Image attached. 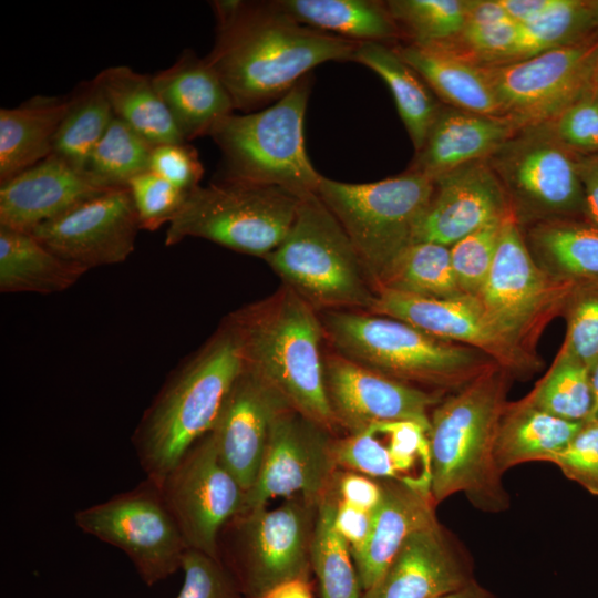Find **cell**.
I'll use <instances>...</instances> for the list:
<instances>
[{
  "mask_svg": "<svg viewBox=\"0 0 598 598\" xmlns=\"http://www.w3.org/2000/svg\"><path fill=\"white\" fill-rule=\"evenodd\" d=\"M290 408L276 389L245 368L228 392L210 433L221 463L245 492L257 476L276 419Z\"/></svg>",
  "mask_w": 598,
  "mask_h": 598,
  "instance_id": "ffe728a7",
  "label": "cell"
},
{
  "mask_svg": "<svg viewBox=\"0 0 598 598\" xmlns=\"http://www.w3.org/2000/svg\"><path fill=\"white\" fill-rule=\"evenodd\" d=\"M597 31L598 0H559L547 14L518 25L512 45L489 66L523 61L581 41Z\"/></svg>",
  "mask_w": 598,
  "mask_h": 598,
  "instance_id": "d590c367",
  "label": "cell"
},
{
  "mask_svg": "<svg viewBox=\"0 0 598 598\" xmlns=\"http://www.w3.org/2000/svg\"><path fill=\"white\" fill-rule=\"evenodd\" d=\"M590 385L592 393V410L589 420H598V360L590 369Z\"/></svg>",
  "mask_w": 598,
  "mask_h": 598,
  "instance_id": "6f0895ef",
  "label": "cell"
},
{
  "mask_svg": "<svg viewBox=\"0 0 598 598\" xmlns=\"http://www.w3.org/2000/svg\"><path fill=\"white\" fill-rule=\"evenodd\" d=\"M243 369L237 342L223 323L167 379L133 437L140 464L150 481L159 482L198 440L212 432Z\"/></svg>",
  "mask_w": 598,
  "mask_h": 598,
  "instance_id": "277c9868",
  "label": "cell"
},
{
  "mask_svg": "<svg viewBox=\"0 0 598 598\" xmlns=\"http://www.w3.org/2000/svg\"><path fill=\"white\" fill-rule=\"evenodd\" d=\"M578 158L547 121L520 127L486 161L520 225L523 218H584Z\"/></svg>",
  "mask_w": 598,
  "mask_h": 598,
  "instance_id": "8fae6325",
  "label": "cell"
},
{
  "mask_svg": "<svg viewBox=\"0 0 598 598\" xmlns=\"http://www.w3.org/2000/svg\"><path fill=\"white\" fill-rule=\"evenodd\" d=\"M506 381L496 367L453 391L430 415L431 495L437 505L463 493L476 508L501 513L509 496L495 461Z\"/></svg>",
  "mask_w": 598,
  "mask_h": 598,
  "instance_id": "3957f363",
  "label": "cell"
},
{
  "mask_svg": "<svg viewBox=\"0 0 598 598\" xmlns=\"http://www.w3.org/2000/svg\"><path fill=\"white\" fill-rule=\"evenodd\" d=\"M215 45L206 60L235 109L250 111L280 99L328 61L352 60L359 42L303 25L274 1H213Z\"/></svg>",
  "mask_w": 598,
  "mask_h": 598,
  "instance_id": "6da1fadb",
  "label": "cell"
},
{
  "mask_svg": "<svg viewBox=\"0 0 598 598\" xmlns=\"http://www.w3.org/2000/svg\"><path fill=\"white\" fill-rule=\"evenodd\" d=\"M264 259L318 312H369L375 299L355 247L317 194L300 198L287 237Z\"/></svg>",
  "mask_w": 598,
  "mask_h": 598,
  "instance_id": "8992f818",
  "label": "cell"
},
{
  "mask_svg": "<svg viewBox=\"0 0 598 598\" xmlns=\"http://www.w3.org/2000/svg\"><path fill=\"white\" fill-rule=\"evenodd\" d=\"M150 171L186 193L199 186L204 173L197 152L185 142L153 146Z\"/></svg>",
  "mask_w": 598,
  "mask_h": 598,
  "instance_id": "681fc988",
  "label": "cell"
},
{
  "mask_svg": "<svg viewBox=\"0 0 598 598\" xmlns=\"http://www.w3.org/2000/svg\"><path fill=\"white\" fill-rule=\"evenodd\" d=\"M550 123L557 137L575 153H597L598 91L566 107Z\"/></svg>",
  "mask_w": 598,
  "mask_h": 598,
  "instance_id": "c3c4849f",
  "label": "cell"
},
{
  "mask_svg": "<svg viewBox=\"0 0 598 598\" xmlns=\"http://www.w3.org/2000/svg\"><path fill=\"white\" fill-rule=\"evenodd\" d=\"M265 598H312L308 580L293 579L270 590Z\"/></svg>",
  "mask_w": 598,
  "mask_h": 598,
  "instance_id": "11a10c76",
  "label": "cell"
},
{
  "mask_svg": "<svg viewBox=\"0 0 598 598\" xmlns=\"http://www.w3.org/2000/svg\"><path fill=\"white\" fill-rule=\"evenodd\" d=\"M550 463L558 466L566 477L598 496V420L586 421Z\"/></svg>",
  "mask_w": 598,
  "mask_h": 598,
  "instance_id": "7dc6e473",
  "label": "cell"
},
{
  "mask_svg": "<svg viewBox=\"0 0 598 598\" xmlns=\"http://www.w3.org/2000/svg\"><path fill=\"white\" fill-rule=\"evenodd\" d=\"M483 225L450 246L451 261L463 293L476 297L492 267L507 217Z\"/></svg>",
  "mask_w": 598,
  "mask_h": 598,
  "instance_id": "7bdbcfd3",
  "label": "cell"
},
{
  "mask_svg": "<svg viewBox=\"0 0 598 598\" xmlns=\"http://www.w3.org/2000/svg\"><path fill=\"white\" fill-rule=\"evenodd\" d=\"M140 228L154 231L169 224L179 212L188 193L183 192L155 173L147 171L127 184Z\"/></svg>",
  "mask_w": 598,
  "mask_h": 598,
  "instance_id": "ee69618b",
  "label": "cell"
},
{
  "mask_svg": "<svg viewBox=\"0 0 598 598\" xmlns=\"http://www.w3.org/2000/svg\"><path fill=\"white\" fill-rule=\"evenodd\" d=\"M299 202L274 186L225 181L197 186L167 225L165 245L197 237L265 258L287 237Z\"/></svg>",
  "mask_w": 598,
  "mask_h": 598,
  "instance_id": "ba28073f",
  "label": "cell"
},
{
  "mask_svg": "<svg viewBox=\"0 0 598 598\" xmlns=\"http://www.w3.org/2000/svg\"><path fill=\"white\" fill-rule=\"evenodd\" d=\"M154 484L187 547L219 559V537L243 512L246 492L221 463L212 433Z\"/></svg>",
  "mask_w": 598,
  "mask_h": 598,
  "instance_id": "5bb4252c",
  "label": "cell"
},
{
  "mask_svg": "<svg viewBox=\"0 0 598 598\" xmlns=\"http://www.w3.org/2000/svg\"><path fill=\"white\" fill-rule=\"evenodd\" d=\"M138 230L128 188L120 187L81 203L29 234L63 260L87 271L125 261Z\"/></svg>",
  "mask_w": 598,
  "mask_h": 598,
  "instance_id": "2e32d148",
  "label": "cell"
},
{
  "mask_svg": "<svg viewBox=\"0 0 598 598\" xmlns=\"http://www.w3.org/2000/svg\"><path fill=\"white\" fill-rule=\"evenodd\" d=\"M181 568L184 584L177 598H245L236 579L218 558L187 548Z\"/></svg>",
  "mask_w": 598,
  "mask_h": 598,
  "instance_id": "f6af8a7d",
  "label": "cell"
},
{
  "mask_svg": "<svg viewBox=\"0 0 598 598\" xmlns=\"http://www.w3.org/2000/svg\"><path fill=\"white\" fill-rule=\"evenodd\" d=\"M114 116L102 86L94 78L73 94L72 104L55 135L52 154L83 173Z\"/></svg>",
  "mask_w": 598,
  "mask_h": 598,
  "instance_id": "f35d334b",
  "label": "cell"
},
{
  "mask_svg": "<svg viewBox=\"0 0 598 598\" xmlns=\"http://www.w3.org/2000/svg\"><path fill=\"white\" fill-rule=\"evenodd\" d=\"M511 212L509 200L487 161H475L433 179V193L412 243L450 247Z\"/></svg>",
  "mask_w": 598,
  "mask_h": 598,
  "instance_id": "44dd1931",
  "label": "cell"
},
{
  "mask_svg": "<svg viewBox=\"0 0 598 598\" xmlns=\"http://www.w3.org/2000/svg\"><path fill=\"white\" fill-rule=\"evenodd\" d=\"M95 79L102 86L115 117L153 146L186 142L158 95L152 76L137 73L125 65H116L104 69Z\"/></svg>",
  "mask_w": 598,
  "mask_h": 598,
  "instance_id": "1f68e13d",
  "label": "cell"
},
{
  "mask_svg": "<svg viewBox=\"0 0 598 598\" xmlns=\"http://www.w3.org/2000/svg\"><path fill=\"white\" fill-rule=\"evenodd\" d=\"M508 17L518 25L533 22L550 12L559 0H498Z\"/></svg>",
  "mask_w": 598,
  "mask_h": 598,
  "instance_id": "db71d44e",
  "label": "cell"
},
{
  "mask_svg": "<svg viewBox=\"0 0 598 598\" xmlns=\"http://www.w3.org/2000/svg\"><path fill=\"white\" fill-rule=\"evenodd\" d=\"M153 84L185 141L210 135L234 113L225 84L206 58L186 50L169 68L152 75Z\"/></svg>",
  "mask_w": 598,
  "mask_h": 598,
  "instance_id": "484cf974",
  "label": "cell"
},
{
  "mask_svg": "<svg viewBox=\"0 0 598 598\" xmlns=\"http://www.w3.org/2000/svg\"><path fill=\"white\" fill-rule=\"evenodd\" d=\"M318 313L334 351L404 383L455 391L498 367L478 349L435 338L393 318L355 310Z\"/></svg>",
  "mask_w": 598,
  "mask_h": 598,
  "instance_id": "5b68a950",
  "label": "cell"
},
{
  "mask_svg": "<svg viewBox=\"0 0 598 598\" xmlns=\"http://www.w3.org/2000/svg\"><path fill=\"white\" fill-rule=\"evenodd\" d=\"M373 70L388 84L400 117L415 152L424 144L430 126L441 106L423 79L398 54L394 48L379 42H362L353 58Z\"/></svg>",
  "mask_w": 598,
  "mask_h": 598,
  "instance_id": "e575fe53",
  "label": "cell"
},
{
  "mask_svg": "<svg viewBox=\"0 0 598 598\" xmlns=\"http://www.w3.org/2000/svg\"><path fill=\"white\" fill-rule=\"evenodd\" d=\"M445 105L484 115L504 116L483 66L446 53L432 44L394 48Z\"/></svg>",
  "mask_w": 598,
  "mask_h": 598,
  "instance_id": "f1b7e54d",
  "label": "cell"
},
{
  "mask_svg": "<svg viewBox=\"0 0 598 598\" xmlns=\"http://www.w3.org/2000/svg\"><path fill=\"white\" fill-rule=\"evenodd\" d=\"M76 526L123 550L147 585L182 567L188 548L157 486L150 480L132 491L78 511Z\"/></svg>",
  "mask_w": 598,
  "mask_h": 598,
  "instance_id": "4fadbf2b",
  "label": "cell"
},
{
  "mask_svg": "<svg viewBox=\"0 0 598 598\" xmlns=\"http://www.w3.org/2000/svg\"><path fill=\"white\" fill-rule=\"evenodd\" d=\"M527 245L566 281L598 287V226L582 217L537 221Z\"/></svg>",
  "mask_w": 598,
  "mask_h": 598,
  "instance_id": "836d02e7",
  "label": "cell"
},
{
  "mask_svg": "<svg viewBox=\"0 0 598 598\" xmlns=\"http://www.w3.org/2000/svg\"><path fill=\"white\" fill-rule=\"evenodd\" d=\"M400 35L409 43L444 41L464 27L468 0H390L384 1Z\"/></svg>",
  "mask_w": 598,
  "mask_h": 598,
  "instance_id": "b9f144b4",
  "label": "cell"
},
{
  "mask_svg": "<svg viewBox=\"0 0 598 598\" xmlns=\"http://www.w3.org/2000/svg\"><path fill=\"white\" fill-rule=\"evenodd\" d=\"M524 400L564 420L588 421L592 410L590 369L560 352L546 377Z\"/></svg>",
  "mask_w": 598,
  "mask_h": 598,
  "instance_id": "60d3db41",
  "label": "cell"
},
{
  "mask_svg": "<svg viewBox=\"0 0 598 598\" xmlns=\"http://www.w3.org/2000/svg\"><path fill=\"white\" fill-rule=\"evenodd\" d=\"M379 289L426 298L465 295L457 285L450 247L429 241L406 246L377 282Z\"/></svg>",
  "mask_w": 598,
  "mask_h": 598,
  "instance_id": "8d00e7d4",
  "label": "cell"
},
{
  "mask_svg": "<svg viewBox=\"0 0 598 598\" xmlns=\"http://www.w3.org/2000/svg\"><path fill=\"white\" fill-rule=\"evenodd\" d=\"M333 434L292 408L282 412L271 427L243 512L265 507L277 497L300 496L319 503L339 468Z\"/></svg>",
  "mask_w": 598,
  "mask_h": 598,
  "instance_id": "9a60e30c",
  "label": "cell"
},
{
  "mask_svg": "<svg viewBox=\"0 0 598 598\" xmlns=\"http://www.w3.org/2000/svg\"><path fill=\"white\" fill-rule=\"evenodd\" d=\"M579 174L584 189V218L598 226V152L580 155Z\"/></svg>",
  "mask_w": 598,
  "mask_h": 598,
  "instance_id": "f5cc1de1",
  "label": "cell"
},
{
  "mask_svg": "<svg viewBox=\"0 0 598 598\" xmlns=\"http://www.w3.org/2000/svg\"><path fill=\"white\" fill-rule=\"evenodd\" d=\"M514 213L505 220L495 258L476 298L492 320L517 342L520 333L557 291H573V282L553 286L530 255Z\"/></svg>",
  "mask_w": 598,
  "mask_h": 598,
  "instance_id": "ac0fdd59",
  "label": "cell"
},
{
  "mask_svg": "<svg viewBox=\"0 0 598 598\" xmlns=\"http://www.w3.org/2000/svg\"><path fill=\"white\" fill-rule=\"evenodd\" d=\"M379 481L382 498L373 512L372 529L364 549L353 559L362 594L377 585L411 534L437 522L436 504L430 494Z\"/></svg>",
  "mask_w": 598,
  "mask_h": 598,
  "instance_id": "4316f807",
  "label": "cell"
},
{
  "mask_svg": "<svg viewBox=\"0 0 598 598\" xmlns=\"http://www.w3.org/2000/svg\"><path fill=\"white\" fill-rule=\"evenodd\" d=\"M72 100L73 94L35 96L18 107L0 110V184L53 153Z\"/></svg>",
  "mask_w": 598,
  "mask_h": 598,
  "instance_id": "83f0119b",
  "label": "cell"
},
{
  "mask_svg": "<svg viewBox=\"0 0 598 598\" xmlns=\"http://www.w3.org/2000/svg\"><path fill=\"white\" fill-rule=\"evenodd\" d=\"M308 96L306 76L275 104L220 121L209 135L223 155L220 181L279 187L299 198L316 194L322 175L305 150Z\"/></svg>",
  "mask_w": 598,
  "mask_h": 598,
  "instance_id": "52a82bcc",
  "label": "cell"
},
{
  "mask_svg": "<svg viewBox=\"0 0 598 598\" xmlns=\"http://www.w3.org/2000/svg\"><path fill=\"white\" fill-rule=\"evenodd\" d=\"M152 148L150 142L114 116L83 173L102 188L127 187L132 178L150 171Z\"/></svg>",
  "mask_w": 598,
  "mask_h": 598,
  "instance_id": "ab89813d",
  "label": "cell"
},
{
  "mask_svg": "<svg viewBox=\"0 0 598 598\" xmlns=\"http://www.w3.org/2000/svg\"><path fill=\"white\" fill-rule=\"evenodd\" d=\"M109 189L51 154L0 186V226L31 233Z\"/></svg>",
  "mask_w": 598,
  "mask_h": 598,
  "instance_id": "cb8c5ba5",
  "label": "cell"
},
{
  "mask_svg": "<svg viewBox=\"0 0 598 598\" xmlns=\"http://www.w3.org/2000/svg\"><path fill=\"white\" fill-rule=\"evenodd\" d=\"M520 127L508 116L477 114L441 104L408 171L433 181L462 165L486 159Z\"/></svg>",
  "mask_w": 598,
  "mask_h": 598,
  "instance_id": "d4e9b609",
  "label": "cell"
},
{
  "mask_svg": "<svg viewBox=\"0 0 598 598\" xmlns=\"http://www.w3.org/2000/svg\"><path fill=\"white\" fill-rule=\"evenodd\" d=\"M475 580L468 551L437 520L408 537L361 598H441Z\"/></svg>",
  "mask_w": 598,
  "mask_h": 598,
  "instance_id": "d6986e66",
  "label": "cell"
},
{
  "mask_svg": "<svg viewBox=\"0 0 598 598\" xmlns=\"http://www.w3.org/2000/svg\"><path fill=\"white\" fill-rule=\"evenodd\" d=\"M561 353L591 369L598 360V287H578Z\"/></svg>",
  "mask_w": 598,
  "mask_h": 598,
  "instance_id": "bcb514c9",
  "label": "cell"
},
{
  "mask_svg": "<svg viewBox=\"0 0 598 598\" xmlns=\"http://www.w3.org/2000/svg\"><path fill=\"white\" fill-rule=\"evenodd\" d=\"M334 512L336 497L329 487L317 506L311 568L318 577L322 598H361L355 565L347 542L336 529Z\"/></svg>",
  "mask_w": 598,
  "mask_h": 598,
  "instance_id": "74e56055",
  "label": "cell"
},
{
  "mask_svg": "<svg viewBox=\"0 0 598 598\" xmlns=\"http://www.w3.org/2000/svg\"><path fill=\"white\" fill-rule=\"evenodd\" d=\"M585 422L560 419L525 400L506 404L495 441V461L499 472L503 474L513 466L532 461L550 462Z\"/></svg>",
  "mask_w": 598,
  "mask_h": 598,
  "instance_id": "f546056e",
  "label": "cell"
},
{
  "mask_svg": "<svg viewBox=\"0 0 598 598\" xmlns=\"http://www.w3.org/2000/svg\"><path fill=\"white\" fill-rule=\"evenodd\" d=\"M372 524L373 512L361 509L336 498L334 526L347 542L353 559L364 549Z\"/></svg>",
  "mask_w": 598,
  "mask_h": 598,
  "instance_id": "816d5d0a",
  "label": "cell"
},
{
  "mask_svg": "<svg viewBox=\"0 0 598 598\" xmlns=\"http://www.w3.org/2000/svg\"><path fill=\"white\" fill-rule=\"evenodd\" d=\"M441 598H496V596L475 580L468 586Z\"/></svg>",
  "mask_w": 598,
  "mask_h": 598,
  "instance_id": "9f6ffc18",
  "label": "cell"
},
{
  "mask_svg": "<svg viewBox=\"0 0 598 598\" xmlns=\"http://www.w3.org/2000/svg\"><path fill=\"white\" fill-rule=\"evenodd\" d=\"M432 193V179L406 169L364 184L322 176L316 194L348 234L375 289L393 259L412 244Z\"/></svg>",
  "mask_w": 598,
  "mask_h": 598,
  "instance_id": "9c48e42d",
  "label": "cell"
},
{
  "mask_svg": "<svg viewBox=\"0 0 598 598\" xmlns=\"http://www.w3.org/2000/svg\"><path fill=\"white\" fill-rule=\"evenodd\" d=\"M297 22L359 43L400 38L385 2L372 0H277Z\"/></svg>",
  "mask_w": 598,
  "mask_h": 598,
  "instance_id": "d6a6232c",
  "label": "cell"
},
{
  "mask_svg": "<svg viewBox=\"0 0 598 598\" xmlns=\"http://www.w3.org/2000/svg\"><path fill=\"white\" fill-rule=\"evenodd\" d=\"M244 368L276 389L292 409L334 433L328 401L324 339L318 311L287 286L226 318Z\"/></svg>",
  "mask_w": 598,
  "mask_h": 598,
  "instance_id": "7a4b0ae2",
  "label": "cell"
},
{
  "mask_svg": "<svg viewBox=\"0 0 598 598\" xmlns=\"http://www.w3.org/2000/svg\"><path fill=\"white\" fill-rule=\"evenodd\" d=\"M333 452L339 468L401 483L431 495L429 429L416 422L372 424L336 437Z\"/></svg>",
  "mask_w": 598,
  "mask_h": 598,
  "instance_id": "603a6c76",
  "label": "cell"
},
{
  "mask_svg": "<svg viewBox=\"0 0 598 598\" xmlns=\"http://www.w3.org/2000/svg\"><path fill=\"white\" fill-rule=\"evenodd\" d=\"M317 506L291 497L275 508L241 512L224 528L228 543L219 551L225 550L245 598H265L283 582L308 580Z\"/></svg>",
  "mask_w": 598,
  "mask_h": 598,
  "instance_id": "30bf717a",
  "label": "cell"
},
{
  "mask_svg": "<svg viewBox=\"0 0 598 598\" xmlns=\"http://www.w3.org/2000/svg\"><path fill=\"white\" fill-rule=\"evenodd\" d=\"M330 487L338 501L370 512L382 498L381 482L354 471L338 468Z\"/></svg>",
  "mask_w": 598,
  "mask_h": 598,
  "instance_id": "f907efd6",
  "label": "cell"
},
{
  "mask_svg": "<svg viewBox=\"0 0 598 598\" xmlns=\"http://www.w3.org/2000/svg\"><path fill=\"white\" fill-rule=\"evenodd\" d=\"M85 272L56 256L33 235L0 226L1 292H60Z\"/></svg>",
  "mask_w": 598,
  "mask_h": 598,
  "instance_id": "4dcf8cb0",
  "label": "cell"
},
{
  "mask_svg": "<svg viewBox=\"0 0 598 598\" xmlns=\"http://www.w3.org/2000/svg\"><path fill=\"white\" fill-rule=\"evenodd\" d=\"M504 116L547 122L598 91V31L576 43L498 66H483Z\"/></svg>",
  "mask_w": 598,
  "mask_h": 598,
  "instance_id": "7c38bea8",
  "label": "cell"
},
{
  "mask_svg": "<svg viewBox=\"0 0 598 598\" xmlns=\"http://www.w3.org/2000/svg\"><path fill=\"white\" fill-rule=\"evenodd\" d=\"M328 401L337 426L355 433L391 421H413L430 430V415L442 400L430 392L357 363L337 351L323 354Z\"/></svg>",
  "mask_w": 598,
  "mask_h": 598,
  "instance_id": "e0dca14e",
  "label": "cell"
},
{
  "mask_svg": "<svg viewBox=\"0 0 598 598\" xmlns=\"http://www.w3.org/2000/svg\"><path fill=\"white\" fill-rule=\"evenodd\" d=\"M406 322L435 338L483 351L501 365H514L516 341L492 320L473 296L426 298L379 289L369 311Z\"/></svg>",
  "mask_w": 598,
  "mask_h": 598,
  "instance_id": "7402d4cb",
  "label": "cell"
}]
</instances>
